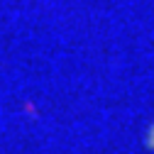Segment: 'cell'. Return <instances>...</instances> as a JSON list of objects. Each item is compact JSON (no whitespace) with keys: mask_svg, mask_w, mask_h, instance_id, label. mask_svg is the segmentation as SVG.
Instances as JSON below:
<instances>
[{"mask_svg":"<svg viewBox=\"0 0 154 154\" xmlns=\"http://www.w3.org/2000/svg\"><path fill=\"white\" fill-rule=\"evenodd\" d=\"M149 147L154 149V125H152V140H149Z\"/></svg>","mask_w":154,"mask_h":154,"instance_id":"6da1fadb","label":"cell"}]
</instances>
